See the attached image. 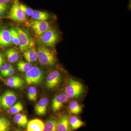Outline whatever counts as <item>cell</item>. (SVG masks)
Here are the masks:
<instances>
[{
	"instance_id": "obj_1",
	"label": "cell",
	"mask_w": 131,
	"mask_h": 131,
	"mask_svg": "<svg viewBox=\"0 0 131 131\" xmlns=\"http://www.w3.org/2000/svg\"><path fill=\"white\" fill-rule=\"evenodd\" d=\"M38 59L41 64L52 66L56 64V56L54 51L44 46H39L37 50Z\"/></svg>"
},
{
	"instance_id": "obj_2",
	"label": "cell",
	"mask_w": 131,
	"mask_h": 131,
	"mask_svg": "<svg viewBox=\"0 0 131 131\" xmlns=\"http://www.w3.org/2000/svg\"><path fill=\"white\" fill-rule=\"evenodd\" d=\"M65 94L69 98H79L84 93V88L81 82L70 78L65 88Z\"/></svg>"
},
{
	"instance_id": "obj_3",
	"label": "cell",
	"mask_w": 131,
	"mask_h": 131,
	"mask_svg": "<svg viewBox=\"0 0 131 131\" xmlns=\"http://www.w3.org/2000/svg\"><path fill=\"white\" fill-rule=\"evenodd\" d=\"M18 34L19 40V48L21 51L35 47V42L30 34L27 31L20 27L15 28Z\"/></svg>"
},
{
	"instance_id": "obj_4",
	"label": "cell",
	"mask_w": 131,
	"mask_h": 131,
	"mask_svg": "<svg viewBox=\"0 0 131 131\" xmlns=\"http://www.w3.org/2000/svg\"><path fill=\"white\" fill-rule=\"evenodd\" d=\"M45 74L43 71L37 67H32L26 73L25 79L28 85L41 83L43 80Z\"/></svg>"
},
{
	"instance_id": "obj_5",
	"label": "cell",
	"mask_w": 131,
	"mask_h": 131,
	"mask_svg": "<svg viewBox=\"0 0 131 131\" xmlns=\"http://www.w3.org/2000/svg\"><path fill=\"white\" fill-rule=\"evenodd\" d=\"M40 41L43 46L54 47L58 41L59 34L56 29L50 28L40 36Z\"/></svg>"
},
{
	"instance_id": "obj_6",
	"label": "cell",
	"mask_w": 131,
	"mask_h": 131,
	"mask_svg": "<svg viewBox=\"0 0 131 131\" xmlns=\"http://www.w3.org/2000/svg\"><path fill=\"white\" fill-rule=\"evenodd\" d=\"M8 17L12 20L18 22H22L26 20V15L21 9L20 3L18 0L15 1L10 9Z\"/></svg>"
},
{
	"instance_id": "obj_7",
	"label": "cell",
	"mask_w": 131,
	"mask_h": 131,
	"mask_svg": "<svg viewBox=\"0 0 131 131\" xmlns=\"http://www.w3.org/2000/svg\"><path fill=\"white\" fill-rule=\"evenodd\" d=\"M62 80L61 73L57 70H54L48 75L46 82V86L48 89H53L59 86Z\"/></svg>"
},
{
	"instance_id": "obj_8",
	"label": "cell",
	"mask_w": 131,
	"mask_h": 131,
	"mask_svg": "<svg viewBox=\"0 0 131 131\" xmlns=\"http://www.w3.org/2000/svg\"><path fill=\"white\" fill-rule=\"evenodd\" d=\"M17 100L15 93L11 90H7L1 96L0 103L5 109H8L14 105Z\"/></svg>"
},
{
	"instance_id": "obj_9",
	"label": "cell",
	"mask_w": 131,
	"mask_h": 131,
	"mask_svg": "<svg viewBox=\"0 0 131 131\" xmlns=\"http://www.w3.org/2000/svg\"><path fill=\"white\" fill-rule=\"evenodd\" d=\"M30 26L36 35L40 36L50 28V24L47 21L33 20Z\"/></svg>"
},
{
	"instance_id": "obj_10",
	"label": "cell",
	"mask_w": 131,
	"mask_h": 131,
	"mask_svg": "<svg viewBox=\"0 0 131 131\" xmlns=\"http://www.w3.org/2000/svg\"><path fill=\"white\" fill-rule=\"evenodd\" d=\"M69 100L66 94H59L54 97L52 103V109L54 112H57L61 110L64 103Z\"/></svg>"
},
{
	"instance_id": "obj_11",
	"label": "cell",
	"mask_w": 131,
	"mask_h": 131,
	"mask_svg": "<svg viewBox=\"0 0 131 131\" xmlns=\"http://www.w3.org/2000/svg\"><path fill=\"white\" fill-rule=\"evenodd\" d=\"M4 84L6 86L14 88H19L24 86V80L18 76H12L3 79Z\"/></svg>"
},
{
	"instance_id": "obj_12",
	"label": "cell",
	"mask_w": 131,
	"mask_h": 131,
	"mask_svg": "<svg viewBox=\"0 0 131 131\" xmlns=\"http://www.w3.org/2000/svg\"><path fill=\"white\" fill-rule=\"evenodd\" d=\"M70 117L68 115H63L58 119L57 131H73L69 123Z\"/></svg>"
},
{
	"instance_id": "obj_13",
	"label": "cell",
	"mask_w": 131,
	"mask_h": 131,
	"mask_svg": "<svg viewBox=\"0 0 131 131\" xmlns=\"http://www.w3.org/2000/svg\"><path fill=\"white\" fill-rule=\"evenodd\" d=\"M49 100L46 97L41 98L35 106V114L38 115H44L46 114Z\"/></svg>"
},
{
	"instance_id": "obj_14",
	"label": "cell",
	"mask_w": 131,
	"mask_h": 131,
	"mask_svg": "<svg viewBox=\"0 0 131 131\" xmlns=\"http://www.w3.org/2000/svg\"><path fill=\"white\" fill-rule=\"evenodd\" d=\"M45 124L38 119H35L29 121L27 124V131H44Z\"/></svg>"
},
{
	"instance_id": "obj_15",
	"label": "cell",
	"mask_w": 131,
	"mask_h": 131,
	"mask_svg": "<svg viewBox=\"0 0 131 131\" xmlns=\"http://www.w3.org/2000/svg\"><path fill=\"white\" fill-rule=\"evenodd\" d=\"M9 31L6 29L0 30V45L6 47L12 44Z\"/></svg>"
},
{
	"instance_id": "obj_16",
	"label": "cell",
	"mask_w": 131,
	"mask_h": 131,
	"mask_svg": "<svg viewBox=\"0 0 131 131\" xmlns=\"http://www.w3.org/2000/svg\"><path fill=\"white\" fill-rule=\"evenodd\" d=\"M23 56L28 62H35L38 59L37 50L35 47L28 49L23 52Z\"/></svg>"
},
{
	"instance_id": "obj_17",
	"label": "cell",
	"mask_w": 131,
	"mask_h": 131,
	"mask_svg": "<svg viewBox=\"0 0 131 131\" xmlns=\"http://www.w3.org/2000/svg\"><path fill=\"white\" fill-rule=\"evenodd\" d=\"M58 119L55 117H51L45 123L44 131H57Z\"/></svg>"
},
{
	"instance_id": "obj_18",
	"label": "cell",
	"mask_w": 131,
	"mask_h": 131,
	"mask_svg": "<svg viewBox=\"0 0 131 131\" xmlns=\"http://www.w3.org/2000/svg\"><path fill=\"white\" fill-rule=\"evenodd\" d=\"M5 55L8 61L11 63L16 62L19 58L18 52L13 48L7 50L5 52Z\"/></svg>"
},
{
	"instance_id": "obj_19",
	"label": "cell",
	"mask_w": 131,
	"mask_h": 131,
	"mask_svg": "<svg viewBox=\"0 0 131 131\" xmlns=\"http://www.w3.org/2000/svg\"><path fill=\"white\" fill-rule=\"evenodd\" d=\"M31 16L34 20L40 21H46L50 18V15L47 12L39 10H34Z\"/></svg>"
},
{
	"instance_id": "obj_20",
	"label": "cell",
	"mask_w": 131,
	"mask_h": 131,
	"mask_svg": "<svg viewBox=\"0 0 131 131\" xmlns=\"http://www.w3.org/2000/svg\"><path fill=\"white\" fill-rule=\"evenodd\" d=\"M69 123L72 130H77L84 125L83 121L75 115L70 117Z\"/></svg>"
},
{
	"instance_id": "obj_21",
	"label": "cell",
	"mask_w": 131,
	"mask_h": 131,
	"mask_svg": "<svg viewBox=\"0 0 131 131\" xmlns=\"http://www.w3.org/2000/svg\"><path fill=\"white\" fill-rule=\"evenodd\" d=\"M14 121L15 123L22 127H25L28 123L27 117L25 115L18 114L15 115Z\"/></svg>"
},
{
	"instance_id": "obj_22",
	"label": "cell",
	"mask_w": 131,
	"mask_h": 131,
	"mask_svg": "<svg viewBox=\"0 0 131 131\" xmlns=\"http://www.w3.org/2000/svg\"><path fill=\"white\" fill-rule=\"evenodd\" d=\"M69 108L70 112L75 115L81 113L82 110L81 105L75 101L71 102L69 105Z\"/></svg>"
},
{
	"instance_id": "obj_23",
	"label": "cell",
	"mask_w": 131,
	"mask_h": 131,
	"mask_svg": "<svg viewBox=\"0 0 131 131\" xmlns=\"http://www.w3.org/2000/svg\"><path fill=\"white\" fill-rule=\"evenodd\" d=\"M17 68L19 71L26 73L32 68L33 66L30 63L20 61L17 64Z\"/></svg>"
},
{
	"instance_id": "obj_24",
	"label": "cell",
	"mask_w": 131,
	"mask_h": 131,
	"mask_svg": "<svg viewBox=\"0 0 131 131\" xmlns=\"http://www.w3.org/2000/svg\"><path fill=\"white\" fill-rule=\"evenodd\" d=\"M27 96L30 101H35L37 100V91L35 87L31 86L28 88Z\"/></svg>"
},
{
	"instance_id": "obj_25",
	"label": "cell",
	"mask_w": 131,
	"mask_h": 131,
	"mask_svg": "<svg viewBox=\"0 0 131 131\" xmlns=\"http://www.w3.org/2000/svg\"><path fill=\"white\" fill-rule=\"evenodd\" d=\"M24 106L22 103L18 102L13 105L9 108V112L12 114H16L23 111Z\"/></svg>"
},
{
	"instance_id": "obj_26",
	"label": "cell",
	"mask_w": 131,
	"mask_h": 131,
	"mask_svg": "<svg viewBox=\"0 0 131 131\" xmlns=\"http://www.w3.org/2000/svg\"><path fill=\"white\" fill-rule=\"evenodd\" d=\"M11 41L12 43L15 45L19 46V40L18 36L15 29L11 28L9 30Z\"/></svg>"
},
{
	"instance_id": "obj_27",
	"label": "cell",
	"mask_w": 131,
	"mask_h": 131,
	"mask_svg": "<svg viewBox=\"0 0 131 131\" xmlns=\"http://www.w3.org/2000/svg\"><path fill=\"white\" fill-rule=\"evenodd\" d=\"M20 6L21 9L26 15L31 16L33 13L34 10L31 8L27 6L26 5L22 3H20Z\"/></svg>"
},
{
	"instance_id": "obj_28",
	"label": "cell",
	"mask_w": 131,
	"mask_h": 131,
	"mask_svg": "<svg viewBox=\"0 0 131 131\" xmlns=\"http://www.w3.org/2000/svg\"><path fill=\"white\" fill-rule=\"evenodd\" d=\"M13 67L11 64L9 63L5 64H3L0 68V73L2 75L3 77H4L5 74L10 69L13 68Z\"/></svg>"
},
{
	"instance_id": "obj_29",
	"label": "cell",
	"mask_w": 131,
	"mask_h": 131,
	"mask_svg": "<svg viewBox=\"0 0 131 131\" xmlns=\"http://www.w3.org/2000/svg\"><path fill=\"white\" fill-rule=\"evenodd\" d=\"M9 7L7 4H0V17L3 16L7 12Z\"/></svg>"
},
{
	"instance_id": "obj_30",
	"label": "cell",
	"mask_w": 131,
	"mask_h": 131,
	"mask_svg": "<svg viewBox=\"0 0 131 131\" xmlns=\"http://www.w3.org/2000/svg\"><path fill=\"white\" fill-rule=\"evenodd\" d=\"M10 126V122L6 118L0 117V127Z\"/></svg>"
},
{
	"instance_id": "obj_31",
	"label": "cell",
	"mask_w": 131,
	"mask_h": 131,
	"mask_svg": "<svg viewBox=\"0 0 131 131\" xmlns=\"http://www.w3.org/2000/svg\"><path fill=\"white\" fill-rule=\"evenodd\" d=\"M14 73V70L13 68H12V69H9L8 71L5 74L4 77H12Z\"/></svg>"
},
{
	"instance_id": "obj_32",
	"label": "cell",
	"mask_w": 131,
	"mask_h": 131,
	"mask_svg": "<svg viewBox=\"0 0 131 131\" xmlns=\"http://www.w3.org/2000/svg\"><path fill=\"white\" fill-rule=\"evenodd\" d=\"M9 129H10V126L0 127V131H9Z\"/></svg>"
},
{
	"instance_id": "obj_33",
	"label": "cell",
	"mask_w": 131,
	"mask_h": 131,
	"mask_svg": "<svg viewBox=\"0 0 131 131\" xmlns=\"http://www.w3.org/2000/svg\"><path fill=\"white\" fill-rule=\"evenodd\" d=\"M4 62V59L3 56L2 54L0 52V68H1ZM0 74H1V73H0Z\"/></svg>"
},
{
	"instance_id": "obj_34",
	"label": "cell",
	"mask_w": 131,
	"mask_h": 131,
	"mask_svg": "<svg viewBox=\"0 0 131 131\" xmlns=\"http://www.w3.org/2000/svg\"><path fill=\"white\" fill-rule=\"evenodd\" d=\"M12 0H0V4H7Z\"/></svg>"
},
{
	"instance_id": "obj_35",
	"label": "cell",
	"mask_w": 131,
	"mask_h": 131,
	"mask_svg": "<svg viewBox=\"0 0 131 131\" xmlns=\"http://www.w3.org/2000/svg\"><path fill=\"white\" fill-rule=\"evenodd\" d=\"M15 131H21L19 130H16Z\"/></svg>"
},
{
	"instance_id": "obj_36",
	"label": "cell",
	"mask_w": 131,
	"mask_h": 131,
	"mask_svg": "<svg viewBox=\"0 0 131 131\" xmlns=\"http://www.w3.org/2000/svg\"><path fill=\"white\" fill-rule=\"evenodd\" d=\"M1 95H0V101H1Z\"/></svg>"
}]
</instances>
